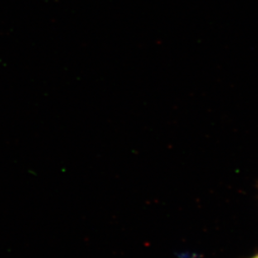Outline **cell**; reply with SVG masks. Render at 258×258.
<instances>
[{"label": "cell", "mask_w": 258, "mask_h": 258, "mask_svg": "<svg viewBox=\"0 0 258 258\" xmlns=\"http://www.w3.org/2000/svg\"><path fill=\"white\" fill-rule=\"evenodd\" d=\"M251 258H258V255H256V256H253V257Z\"/></svg>", "instance_id": "1"}]
</instances>
